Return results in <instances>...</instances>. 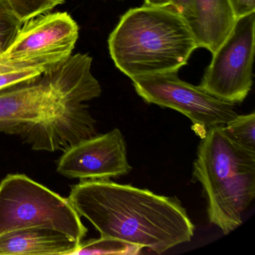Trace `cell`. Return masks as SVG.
<instances>
[{
  "mask_svg": "<svg viewBox=\"0 0 255 255\" xmlns=\"http://www.w3.org/2000/svg\"><path fill=\"white\" fill-rule=\"evenodd\" d=\"M92 65L89 54H71L34 78L1 89L0 132L50 152L97 135L85 104L101 95Z\"/></svg>",
  "mask_w": 255,
  "mask_h": 255,
  "instance_id": "obj_1",
  "label": "cell"
},
{
  "mask_svg": "<svg viewBox=\"0 0 255 255\" xmlns=\"http://www.w3.org/2000/svg\"><path fill=\"white\" fill-rule=\"evenodd\" d=\"M101 237L119 239L156 254L188 243L195 226L175 197L110 180H80L68 197Z\"/></svg>",
  "mask_w": 255,
  "mask_h": 255,
  "instance_id": "obj_2",
  "label": "cell"
},
{
  "mask_svg": "<svg viewBox=\"0 0 255 255\" xmlns=\"http://www.w3.org/2000/svg\"><path fill=\"white\" fill-rule=\"evenodd\" d=\"M108 45L116 68L131 80L178 72L198 48L187 20L171 5L131 8L110 34Z\"/></svg>",
  "mask_w": 255,
  "mask_h": 255,
  "instance_id": "obj_3",
  "label": "cell"
},
{
  "mask_svg": "<svg viewBox=\"0 0 255 255\" xmlns=\"http://www.w3.org/2000/svg\"><path fill=\"white\" fill-rule=\"evenodd\" d=\"M223 127L212 128L201 138L193 176L207 196L209 220L225 234L243 223L255 196V152L233 142Z\"/></svg>",
  "mask_w": 255,
  "mask_h": 255,
  "instance_id": "obj_4",
  "label": "cell"
},
{
  "mask_svg": "<svg viewBox=\"0 0 255 255\" xmlns=\"http://www.w3.org/2000/svg\"><path fill=\"white\" fill-rule=\"evenodd\" d=\"M30 228L59 231L79 243L88 233L68 198L25 174H8L0 183V236Z\"/></svg>",
  "mask_w": 255,
  "mask_h": 255,
  "instance_id": "obj_5",
  "label": "cell"
},
{
  "mask_svg": "<svg viewBox=\"0 0 255 255\" xmlns=\"http://www.w3.org/2000/svg\"><path fill=\"white\" fill-rule=\"evenodd\" d=\"M135 92L148 104L172 109L186 116L201 138L212 128L235 119V104L212 96L199 86L179 78L177 72L141 76L131 80Z\"/></svg>",
  "mask_w": 255,
  "mask_h": 255,
  "instance_id": "obj_6",
  "label": "cell"
},
{
  "mask_svg": "<svg viewBox=\"0 0 255 255\" xmlns=\"http://www.w3.org/2000/svg\"><path fill=\"white\" fill-rule=\"evenodd\" d=\"M255 11L238 17L232 30L213 54L200 87L231 104L243 102L253 85Z\"/></svg>",
  "mask_w": 255,
  "mask_h": 255,
  "instance_id": "obj_7",
  "label": "cell"
},
{
  "mask_svg": "<svg viewBox=\"0 0 255 255\" xmlns=\"http://www.w3.org/2000/svg\"><path fill=\"white\" fill-rule=\"evenodd\" d=\"M126 147L118 128L94 135L65 150L58 161L57 171L80 180H110L126 175L132 170Z\"/></svg>",
  "mask_w": 255,
  "mask_h": 255,
  "instance_id": "obj_8",
  "label": "cell"
},
{
  "mask_svg": "<svg viewBox=\"0 0 255 255\" xmlns=\"http://www.w3.org/2000/svg\"><path fill=\"white\" fill-rule=\"evenodd\" d=\"M78 38V24L68 13H46L23 23L0 59H65L72 54Z\"/></svg>",
  "mask_w": 255,
  "mask_h": 255,
  "instance_id": "obj_9",
  "label": "cell"
},
{
  "mask_svg": "<svg viewBox=\"0 0 255 255\" xmlns=\"http://www.w3.org/2000/svg\"><path fill=\"white\" fill-rule=\"evenodd\" d=\"M195 17L188 21L198 48L212 54L226 39L237 20L228 0H193Z\"/></svg>",
  "mask_w": 255,
  "mask_h": 255,
  "instance_id": "obj_10",
  "label": "cell"
},
{
  "mask_svg": "<svg viewBox=\"0 0 255 255\" xmlns=\"http://www.w3.org/2000/svg\"><path fill=\"white\" fill-rule=\"evenodd\" d=\"M80 244L59 231L26 228L0 236V255H72Z\"/></svg>",
  "mask_w": 255,
  "mask_h": 255,
  "instance_id": "obj_11",
  "label": "cell"
},
{
  "mask_svg": "<svg viewBox=\"0 0 255 255\" xmlns=\"http://www.w3.org/2000/svg\"><path fill=\"white\" fill-rule=\"evenodd\" d=\"M62 59L56 56L30 59H0V90L34 78Z\"/></svg>",
  "mask_w": 255,
  "mask_h": 255,
  "instance_id": "obj_12",
  "label": "cell"
},
{
  "mask_svg": "<svg viewBox=\"0 0 255 255\" xmlns=\"http://www.w3.org/2000/svg\"><path fill=\"white\" fill-rule=\"evenodd\" d=\"M144 248L119 239L101 237L81 243L72 255H138Z\"/></svg>",
  "mask_w": 255,
  "mask_h": 255,
  "instance_id": "obj_13",
  "label": "cell"
},
{
  "mask_svg": "<svg viewBox=\"0 0 255 255\" xmlns=\"http://www.w3.org/2000/svg\"><path fill=\"white\" fill-rule=\"evenodd\" d=\"M227 136L237 145L255 152V113L238 116L223 127Z\"/></svg>",
  "mask_w": 255,
  "mask_h": 255,
  "instance_id": "obj_14",
  "label": "cell"
},
{
  "mask_svg": "<svg viewBox=\"0 0 255 255\" xmlns=\"http://www.w3.org/2000/svg\"><path fill=\"white\" fill-rule=\"evenodd\" d=\"M65 0H0V2L22 23L50 12Z\"/></svg>",
  "mask_w": 255,
  "mask_h": 255,
  "instance_id": "obj_15",
  "label": "cell"
},
{
  "mask_svg": "<svg viewBox=\"0 0 255 255\" xmlns=\"http://www.w3.org/2000/svg\"><path fill=\"white\" fill-rule=\"evenodd\" d=\"M22 25L0 2V54L11 45Z\"/></svg>",
  "mask_w": 255,
  "mask_h": 255,
  "instance_id": "obj_16",
  "label": "cell"
},
{
  "mask_svg": "<svg viewBox=\"0 0 255 255\" xmlns=\"http://www.w3.org/2000/svg\"><path fill=\"white\" fill-rule=\"evenodd\" d=\"M236 17H242L255 11V0H228Z\"/></svg>",
  "mask_w": 255,
  "mask_h": 255,
  "instance_id": "obj_17",
  "label": "cell"
},
{
  "mask_svg": "<svg viewBox=\"0 0 255 255\" xmlns=\"http://www.w3.org/2000/svg\"><path fill=\"white\" fill-rule=\"evenodd\" d=\"M171 6L187 21L195 17L193 0H173Z\"/></svg>",
  "mask_w": 255,
  "mask_h": 255,
  "instance_id": "obj_18",
  "label": "cell"
},
{
  "mask_svg": "<svg viewBox=\"0 0 255 255\" xmlns=\"http://www.w3.org/2000/svg\"><path fill=\"white\" fill-rule=\"evenodd\" d=\"M172 1L173 0H144V5L155 7L170 6Z\"/></svg>",
  "mask_w": 255,
  "mask_h": 255,
  "instance_id": "obj_19",
  "label": "cell"
}]
</instances>
